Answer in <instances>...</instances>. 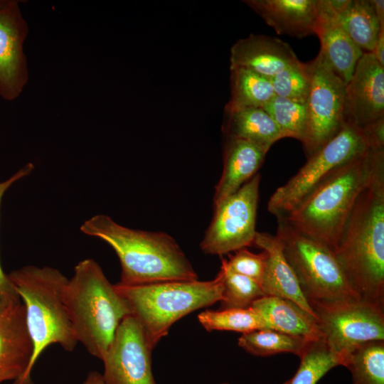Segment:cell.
I'll list each match as a JSON object with an SVG mask.
<instances>
[{
    "mask_svg": "<svg viewBox=\"0 0 384 384\" xmlns=\"http://www.w3.org/2000/svg\"><path fill=\"white\" fill-rule=\"evenodd\" d=\"M226 264L232 271L252 279L261 285L263 278L266 255L262 252L255 254L246 247L239 249L234 254H228Z\"/></svg>",
    "mask_w": 384,
    "mask_h": 384,
    "instance_id": "obj_33",
    "label": "cell"
},
{
    "mask_svg": "<svg viewBox=\"0 0 384 384\" xmlns=\"http://www.w3.org/2000/svg\"><path fill=\"white\" fill-rule=\"evenodd\" d=\"M251 306L262 316L268 329L309 339L322 338L315 316L290 299L265 296Z\"/></svg>",
    "mask_w": 384,
    "mask_h": 384,
    "instance_id": "obj_21",
    "label": "cell"
},
{
    "mask_svg": "<svg viewBox=\"0 0 384 384\" xmlns=\"http://www.w3.org/2000/svg\"><path fill=\"white\" fill-rule=\"evenodd\" d=\"M343 366L351 372L352 384H384V341L358 346L346 357Z\"/></svg>",
    "mask_w": 384,
    "mask_h": 384,
    "instance_id": "obj_26",
    "label": "cell"
},
{
    "mask_svg": "<svg viewBox=\"0 0 384 384\" xmlns=\"http://www.w3.org/2000/svg\"><path fill=\"white\" fill-rule=\"evenodd\" d=\"M4 2V0H0V5Z\"/></svg>",
    "mask_w": 384,
    "mask_h": 384,
    "instance_id": "obj_38",
    "label": "cell"
},
{
    "mask_svg": "<svg viewBox=\"0 0 384 384\" xmlns=\"http://www.w3.org/2000/svg\"><path fill=\"white\" fill-rule=\"evenodd\" d=\"M267 151L245 140L226 138L223 171L215 186L213 206L234 193L257 174Z\"/></svg>",
    "mask_w": 384,
    "mask_h": 384,
    "instance_id": "obj_20",
    "label": "cell"
},
{
    "mask_svg": "<svg viewBox=\"0 0 384 384\" xmlns=\"http://www.w3.org/2000/svg\"><path fill=\"white\" fill-rule=\"evenodd\" d=\"M220 270L223 277V292L219 309L247 308L265 296L258 282L230 270L225 258H221Z\"/></svg>",
    "mask_w": 384,
    "mask_h": 384,
    "instance_id": "obj_29",
    "label": "cell"
},
{
    "mask_svg": "<svg viewBox=\"0 0 384 384\" xmlns=\"http://www.w3.org/2000/svg\"><path fill=\"white\" fill-rule=\"evenodd\" d=\"M345 122L364 127L384 117V67L363 53L345 87Z\"/></svg>",
    "mask_w": 384,
    "mask_h": 384,
    "instance_id": "obj_14",
    "label": "cell"
},
{
    "mask_svg": "<svg viewBox=\"0 0 384 384\" xmlns=\"http://www.w3.org/2000/svg\"><path fill=\"white\" fill-rule=\"evenodd\" d=\"M299 357L297 370L282 384H317L333 368L341 366L340 358L322 338L309 341Z\"/></svg>",
    "mask_w": 384,
    "mask_h": 384,
    "instance_id": "obj_27",
    "label": "cell"
},
{
    "mask_svg": "<svg viewBox=\"0 0 384 384\" xmlns=\"http://www.w3.org/2000/svg\"><path fill=\"white\" fill-rule=\"evenodd\" d=\"M306 64L311 87L305 104L306 130L301 142L309 157L336 135L346 123V84L320 53Z\"/></svg>",
    "mask_w": 384,
    "mask_h": 384,
    "instance_id": "obj_10",
    "label": "cell"
},
{
    "mask_svg": "<svg viewBox=\"0 0 384 384\" xmlns=\"http://www.w3.org/2000/svg\"><path fill=\"white\" fill-rule=\"evenodd\" d=\"M244 3L279 35L301 38L316 34V0H245Z\"/></svg>",
    "mask_w": 384,
    "mask_h": 384,
    "instance_id": "obj_19",
    "label": "cell"
},
{
    "mask_svg": "<svg viewBox=\"0 0 384 384\" xmlns=\"http://www.w3.org/2000/svg\"><path fill=\"white\" fill-rule=\"evenodd\" d=\"M322 338L341 361L358 346L384 341V304L361 297L309 302Z\"/></svg>",
    "mask_w": 384,
    "mask_h": 384,
    "instance_id": "obj_9",
    "label": "cell"
},
{
    "mask_svg": "<svg viewBox=\"0 0 384 384\" xmlns=\"http://www.w3.org/2000/svg\"><path fill=\"white\" fill-rule=\"evenodd\" d=\"M376 60L384 67V28H381L372 52Z\"/></svg>",
    "mask_w": 384,
    "mask_h": 384,
    "instance_id": "obj_35",
    "label": "cell"
},
{
    "mask_svg": "<svg viewBox=\"0 0 384 384\" xmlns=\"http://www.w3.org/2000/svg\"><path fill=\"white\" fill-rule=\"evenodd\" d=\"M65 302L78 342L102 360L119 325L132 315L129 303L92 259L75 267Z\"/></svg>",
    "mask_w": 384,
    "mask_h": 384,
    "instance_id": "obj_4",
    "label": "cell"
},
{
    "mask_svg": "<svg viewBox=\"0 0 384 384\" xmlns=\"http://www.w3.org/2000/svg\"><path fill=\"white\" fill-rule=\"evenodd\" d=\"M372 149L363 128L345 123L267 202L268 211L282 218L294 209L336 169Z\"/></svg>",
    "mask_w": 384,
    "mask_h": 384,
    "instance_id": "obj_8",
    "label": "cell"
},
{
    "mask_svg": "<svg viewBox=\"0 0 384 384\" xmlns=\"http://www.w3.org/2000/svg\"><path fill=\"white\" fill-rule=\"evenodd\" d=\"M338 18L353 43L363 53H372L381 28L371 0H348Z\"/></svg>",
    "mask_w": 384,
    "mask_h": 384,
    "instance_id": "obj_23",
    "label": "cell"
},
{
    "mask_svg": "<svg viewBox=\"0 0 384 384\" xmlns=\"http://www.w3.org/2000/svg\"><path fill=\"white\" fill-rule=\"evenodd\" d=\"M80 230L102 240L114 250L121 265L120 284L198 279L184 252L166 233L132 229L104 214L85 221Z\"/></svg>",
    "mask_w": 384,
    "mask_h": 384,
    "instance_id": "obj_2",
    "label": "cell"
},
{
    "mask_svg": "<svg viewBox=\"0 0 384 384\" xmlns=\"http://www.w3.org/2000/svg\"><path fill=\"white\" fill-rule=\"evenodd\" d=\"M262 109L271 117L284 138L302 141L306 126L305 104L275 95Z\"/></svg>",
    "mask_w": 384,
    "mask_h": 384,
    "instance_id": "obj_30",
    "label": "cell"
},
{
    "mask_svg": "<svg viewBox=\"0 0 384 384\" xmlns=\"http://www.w3.org/2000/svg\"><path fill=\"white\" fill-rule=\"evenodd\" d=\"M230 70V99L225 110L263 108L274 96L270 78L242 68Z\"/></svg>",
    "mask_w": 384,
    "mask_h": 384,
    "instance_id": "obj_24",
    "label": "cell"
},
{
    "mask_svg": "<svg viewBox=\"0 0 384 384\" xmlns=\"http://www.w3.org/2000/svg\"><path fill=\"white\" fill-rule=\"evenodd\" d=\"M151 347L139 321L122 320L102 358L106 384H156L152 373Z\"/></svg>",
    "mask_w": 384,
    "mask_h": 384,
    "instance_id": "obj_12",
    "label": "cell"
},
{
    "mask_svg": "<svg viewBox=\"0 0 384 384\" xmlns=\"http://www.w3.org/2000/svg\"><path fill=\"white\" fill-rule=\"evenodd\" d=\"M276 96L306 104L311 87L306 63L299 60L270 78Z\"/></svg>",
    "mask_w": 384,
    "mask_h": 384,
    "instance_id": "obj_31",
    "label": "cell"
},
{
    "mask_svg": "<svg viewBox=\"0 0 384 384\" xmlns=\"http://www.w3.org/2000/svg\"><path fill=\"white\" fill-rule=\"evenodd\" d=\"M220 384H229V383H222Z\"/></svg>",
    "mask_w": 384,
    "mask_h": 384,
    "instance_id": "obj_39",
    "label": "cell"
},
{
    "mask_svg": "<svg viewBox=\"0 0 384 384\" xmlns=\"http://www.w3.org/2000/svg\"><path fill=\"white\" fill-rule=\"evenodd\" d=\"M126 299L132 315L142 326L154 348L171 326L188 314L220 302L223 277L220 270L208 281L176 280L139 285L114 284Z\"/></svg>",
    "mask_w": 384,
    "mask_h": 384,
    "instance_id": "obj_6",
    "label": "cell"
},
{
    "mask_svg": "<svg viewBox=\"0 0 384 384\" xmlns=\"http://www.w3.org/2000/svg\"><path fill=\"white\" fill-rule=\"evenodd\" d=\"M223 131L226 138L252 142L269 151L278 140L284 138L273 119L262 108H243L227 111Z\"/></svg>",
    "mask_w": 384,
    "mask_h": 384,
    "instance_id": "obj_22",
    "label": "cell"
},
{
    "mask_svg": "<svg viewBox=\"0 0 384 384\" xmlns=\"http://www.w3.org/2000/svg\"><path fill=\"white\" fill-rule=\"evenodd\" d=\"M277 221L276 235L309 304L360 297L329 247L301 233L284 219Z\"/></svg>",
    "mask_w": 384,
    "mask_h": 384,
    "instance_id": "obj_7",
    "label": "cell"
},
{
    "mask_svg": "<svg viewBox=\"0 0 384 384\" xmlns=\"http://www.w3.org/2000/svg\"><path fill=\"white\" fill-rule=\"evenodd\" d=\"M375 15L381 28H384V1L371 0Z\"/></svg>",
    "mask_w": 384,
    "mask_h": 384,
    "instance_id": "obj_36",
    "label": "cell"
},
{
    "mask_svg": "<svg viewBox=\"0 0 384 384\" xmlns=\"http://www.w3.org/2000/svg\"><path fill=\"white\" fill-rule=\"evenodd\" d=\"M346 0H316L318 36L324 56L334 72L346 84L363 52L353 43L340 23L338 12Z\"/></svg>",
    "mask_w": 384,
    "mask_h": 384,
    "instance_id": "obj_15",
    "label": "cell"
},
{
    "mask_svg": "<svg viewBox=\"0 0 384 384\" xmlns=\"http://www.w3.org/2000/svg\"><path fill=\"white\" fill-rule=\"evenodd\" d=\"M311 340L313 339L264 329L242 334L238 338V344L247 353L257 356L284 353L299 356Z\"/></svg>",
    "mask_w": 384,
    "mask_h": 384,
    "instance_id": "obj_25",
    "label": "cell"
},
{
    "mask_svg": "<svg viewBox=\"0 0 384 384\" xmlns=\"http://www.w3.org/2000/svg\"><path fill=\"white\" fill-rule=\"evenodd\" d=\"M33 169V164L28 163L9 179L0 182V207L3 196L6 190L14 182L29 175ZM21 303V298L14 285L9 279V275L4 272L0 264V314Z\"/></svg>",
    "mask_w": 384,
    "mask_h": 384,
    "instance_id": "obj_32",
    "label": "cell"
},
{
    "mask_svg": "<svg viewBox=\"0 0 384 384\" xmlns=\"http://www.w3.org/2000/svg\"><path fill=\"white\" fill-rule=\"evenodd\" d=\"M253 245L262 249L266 255L265 269L261 282L265 296L290 299L315 316L284 255L282 243L277 235L257 232Z\"/></svg>",
    "mask_w": 384,
    "mask_h": 384,
    "instance_id": "obj_18",
    "label": "cell"
},
{
    "mask_svg": "<svg viewBox=\"0 0 384 384\" xmlns=\"http://www.w3.org/2000/svg\"><path fill=\"white\" fill-rule=\"evenodd\" d=\"M82 384H106L102 375L97 371H90Z\"/></svg>",
    "mask_w": 384,
    "mask_h": 384,
    "instance_id": "obj_37",
    "label": "cell"
},
{
    "mask_svg": "<svg viewBox=\"0 0 384 384\" xmlns=\"http://www.w3.org/2000/svg\"><path fill=\"white\" fill-rule=\"evenodd\" d=\"M334 252L356 294L384 304V174L359 196Z\"/></svg>",
    "mask_w": 384,
    "mask_h": 384,
    "instance_id": "obj_3",
    "label": "cell"
},
{
    "mask_svg": "<svg viewBox=\"0 0 384 384\" xmlns=\"http://www.w3.org/2000/svg\"><path fill=\"white\" fill-rule=\"evenodd\" d=\"M230 61V68H245L270 79L299 59L287 42L269 36L250 34L233 45Z\"/></svg>",
    "mask_w": 384,
    "mask_h": 384,
    "instance_id": "obj_17",
    "label": "cell"
},
{
    "mask_svg": "<svg viewBox=\"0 0 384 384\" xmlns=\"http://www.w3.org/2000/svg\"><path fill=\"white\" fill-rule=\"evenodd\" d=\"M33 351L21 303L0 314V383L33 384L28 378Z\"/></svg>",
    "mask_w": 384,
    "mask_h": 384,
    "instance_id": "obj_16",
    "label": "cell"
},
{
    "mask_svg": "<svg viewBox=\"0 0 384 384\" xmlns=\"http://www.w3.org/2000/svg\"><path fill=\"white\" fill-rule=\"evenodd\" d=\"M28 26L18 1L6 0L0 5V95L14 100L28 79L23 43Z\"/></svg>",
    "mask_w": 384,
    "mask_h": 384,
    "instance_id": "obj_13",
    "label": "cell"
},
{
    "mask_svg": "<svg viewBox=\"0 0 384 384\" xmlns=\"http://www.w3.org/2000/svg\"><path fill=\"white\" fill-rule=\"evenodd\" d=\"M372 149H384V117L363 128Z\"/></svg>",
    "mask_w": 384,
    "mask_h": 384,
    "instance_id": "obj_34",
    "label": "cell"
},
{
    "mask_svg": "<svg viewBox=\"0 0 384 384\" xmlns=\"http://www.w3.org/2000/svg\"><path fill=\"white\" fill-rule=\"evenodd\" d=\"M261 176L256 174L218 205L200 243L205 254L223 255L253 245Z\"/></svg>",
    "mask_w": 384,
    "mask_h": 384,
    "instance_id": "obj_11",
    "label": "cell"
},
{
    "mask_svg": "<svg viewBox=\"0 0 384 384\" xmlns=\"http://www.w3.org/2000/svg\"><path fill=\"white\" fill-rule=\"evenodd\" d=\"M199 323L208 331H232L242 334L268 329L262 316L252 306L206 310L198 315Z\"/></svg>",
    "mask_w": 384,
    "mask_h": 384,
    "instance_id": "obj_28",
    "label": "cell"
},
{
    "mask_svg": "<svg viewBox=\"0 0 384 384\" xmlns=\"http://www.w3.org/2000/svg\"><path fill=\"white\" fill-rule=\"evenodd\" d=\"M9 277L24 306L33 355L28 370L32 380L33 368L41 354L52 344L72 352L78 343L65 302L68 279L50 267L26 265L12 271Z\"/></svg>",
    "mask_w": 384,
    "mask_h": 384,
    "instance_id": "obj_5",
    "label": "cell"
},
{
    "mask_svg": "<svg viewBox=\"0 0 384 384\" xmlns=\"http://www.w3.org/2000/svg\"><path fill=\"white\" fill-rule=\"evenodd\" d=\"M382 174L384 149H370L336 169L279 218L334 252L359 196Z\"/></svg>",
    "mask_w": 384,
    "mask_h": 384,
    "instance_id": "obj_1",
    "label": "cell"
}]
</instances>
